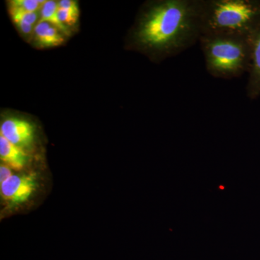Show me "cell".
I'll use <instances>...</instances> for the list:
<instances>
[{"label":"cell","mask_w":260,"mask_h":260,"mask_svg":"<svg viewBox=\"0 0 260 260\" xmlns=\"http://www.w3.org/2000/svg\"><path fill=\"white\" fill-rule=\"evenodd\" d=\"M203 0L153 2L140 15L133 44L153 57L178 55L199 42Z\"/></svg>","instance_id":"1"},{"label":"cell","mask_w":260,"mask_h":260,"mask_svg":"<svg viewBox=\"0 0 260 260\" xmlns=\"http://www.w3.org/2000/svg\"><path fill=\"white\" fill-rule=\"evenodd\" d=\"M260 25V2L203 0L201 35L223 34L251 38Z\"/></svg>","instance_id":"2"},{"label":"cell","mask_w":260,"mask_h":260,"mask_svg":"<svg viewBox=\"0 0 260 260\" xmlns=\"http://www.w3.org/2000/svg\"><path fill=\"white\" fill-rule=\"evenodd\" d=\"M199 42L210 75L217 78L232 79L249 72L250 38L223 34H203Z\"/></svg>","instance_id":"3"},{"label":"cell","mask_w":260,"mask_h":260,"mask_svg":"<svg viewBox=\"0 0 260 260\" xmlns=\"http://www.w3.org/2000/svg\"><path fill=\"white\" fill-rule=\"evenodd\" d=\"M0 184L2 197L7 203L21 204L27 201L37 189V177L34 174L13 175Z\"/></svg>","instance_id":"4"},{"label":"cell","mask_w":260,"mask_h":260,"mask_svg":"<svg viewBox=\"0 0 260 260\" xmlns=\"http://www.w3.org/2000/svg\"><path fill=\"white\" fill-rule=\"evenodd\" d=\"M2 136L16 146L25 149L31 147L35 138V128L30 121L19 118H8L0 126Z\"/></svg>","instance_id":"5"},{"label":"cell","mask_w":260,"mask_h":260,"mask_svg":"<svg viewBox=\"0 0 260 260\" xmlns=\"http://www.w3.org/2000/svg\"><path fill=\"white\" fill-rule=\"evenodd\" d=\"M251 55L246 92L248 97L256 99L260 95V25L250 38Z\"/></svg>","instance_id":"6"},{"label":"cell","mask_w":260,"mask_h":260,"mask_svg":"<svg viewBox=\"0 0 260 260\" xmlns=\"http://www.w3.org/2000/svg\"><path fill=\"white\" fill-rule=\"evenodd\" d=\"M0 158L5 165L15 171L26 167L29 158L24 149L16 146L0 135Z\"/></svg>","instance_id":"7"},{"label":"cell","mask_w":260,"mask_h":260,"mask_svg":"<svg viewBox=\"0 0 260 260\" xmlns=\"http://www.w3.org/2000/svg\"><path fill=\"white\" fill-rule=\"evenodd\" d=\"M34 35L36 42L41 48L56 47L64 42L62 32L47 22H38L34 27Z\"/></svg>","instance_id":"8"},{"label":"cell","mask_w":260,"mask_h":260,"mask_svg":"<svg viewBox=\"0 0 260 260\" xmlns=\"http://www.w3.org/2000/svg\"><path fill=\"white\" fill-rule=\"evenodd\" d=\"M58 3L54 0L46 1L41 9V18L39 21L47 22L56 27L64 35L69 36V28L64 26L58 18Z\"/></svg>","instance_id":"9"},{"label":"cell","mask_w":260,"mask_h":260,"mask_svg":"<svg viewBox=\"0 0 260 260\" xmlns=\"http://www.w3.org/2000/svg\"><path fill=\"white\" fill-rule=\"evenodd\" d=\"M46 1L38 0H13L9 3V10H19V11L36 13L42 9L43 5Z\"/></svg>","instance_id":"10"},{"label":"cell","mask_w":260,"mask_h":260,"mask_svg":"<svg viewBox=\"0 0 260 260\" xmlns=\"http://www.w3.org/2000/svg\"><path fill=\"white\" fill-rule=\"evenodd\" d=\"M9 11L11 18L15 23L21 22V23L34 25L39 18L37 12L30 13V12L19 11V10H9Z\"/></svg>","instance_id":"11"},{"label":"cell","mask_w":260,"mask_h":260,"mask_svg":"<svg viewBox=\"0 0 260 260\" xmlns=\"http://www.w3.org/2000/svg\"><path fill=\"white\" fill-rule=\"evenodd\" d=\"M58 18L64 26H73L79 19L80 12L72 10L58 9Z\"/></svg>","instance_id":"12"},{"label":"cell","mask_w":260,"mask_h":260,"mask_svg":"<svg viewBox=\"0 0 260 260\" xmlns=\"http://www.w3.org/2000/svg\"><path fill=\"white\" fill-rule=\"evenodd\" d=\"M58 8L80 12L78 2L74 1V0H61V1L58 2Z\"/></svg>","instance_id":"13"},{"label":"cell","mask_w":260,"mask_h":260,"mask_svg":"<svg viewBox=\"0 0 260 260\" xmlns=\"http://www.w3.org/2000/svg\"><path fill=\"white\" fill-rule=\"evenodd\" d=\"M13 176L12 169L8 166L2 164L0 167V184H3L5 181L8 180Z\"/></svg>","instance_id":"14"},{"label":"cell","mask_w":260,"mask_h":260,"mask_svg":"<svg viewBox=\"0 0 260 260\" xmlns=\"http://www.w3.org/2000/svg\"><path fill=\"white\" fill-rule=\"evenodd\" d=\"M15 25L20 29V31L25 34V35H28V34H31L32 30H34V25H29V24L18 22V23H15Z\"/></svg>","instance_id":"15"}]
</instances>
